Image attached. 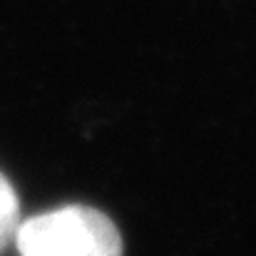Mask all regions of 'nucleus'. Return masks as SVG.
I'll return each instance as SVG.
<instances>
[{"label":"nucleus","mask_w":256,"mask_h":256,"mask_svg":"<svg viewBox=\"0 0 256 256\" xmlns=\"http://www.w3.org/2000/svg\"><path fill=\"white\" fill-rule=\"evenodd\" d=\"M20 256H124L114 222L85 204H68L18 224Z\"/></svg>","instance_id":"f257e3e1"},{"label":"nucleus","mask_w":256,"mask_h":256,"mask_svg":"<svg viewBox=\"0 0 256 256\" xmlns=\"http://www.w3.org/2000/svg\"><path fill=\"white\" fill-rule=\"evenodd\" d=\"M20 224V204L12 184L0 172V249L15 236V229Z\"/></svg>","instance_id":"f03ea898"}]
</instances>
